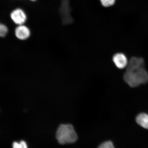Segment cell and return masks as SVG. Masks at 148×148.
I'll use <instances>...</instances> for the list:
<instances>
[{
	"label": "cell",
	"mask_w": 148,
	"mask_h": 148,
	"mask_svg": "<svg viewBox=\"0 0 148 148\" xmlns=\"http://www.w3.org/2000/svg\"><path fill=\"white\" fill-rule=\"evenodd\" d=\"M113 62L115 66L119 69H123L126 67L128 64L127 57L123 53H116L114 55Z\"/></svg>",
	"instance_id": "obj_6"
},
{
	"label": "cell",
	"mask_w": 148,
	"mask_h": 148,
	"mask_svg": "<svg viewBox=\"0 0 148 148\" xmlns=\"http://www.w3.org/2000/svg\"><path fill=\"white\" fill-rule=\"evenodd\" d=\"M8 32V29L6 26L0 23V38H4L7 36Z\"/></svg>",
	"instance_id": "obj_8"
},
{
	"label": "cell",
	"mask_w": 148,
	"mask_h": 148,
	"mask_svg": "<svg viewBox=\"0 0 148 148\" xmlns=\"http://www.w3.org/2000/svg\"><path fill=\"white\" fill-rule=\"evenodd\" d=\"M97 148H114L112 142L106 141L102 143Z\"/></svg>",
	"instance_id": "obj_11"
},
{
	"label": "cell",
	"mask_w": 148,
	"mask_h": 148,
	"mask_svg": "<svg viewBox=\"0 0 148 148\" xmlns=\"http://www.w3.org/2000/svg\"><path fill=\"white\" fill-rule=\"evenodd\" d=\"M11 18L14 23L18 25H23L26 21L27 16L24 11L16 9L11 13Z\"/></svg>",
	"instance_id": "obj_5"
},
{
	"label": "cell",
	"mask_w": 148,
	"mask_h": 148,
	"mask_svg": "<svg viewBox=\"0 0 148 148\" xmlns=\"http://www.w3.org/2000/svg\"><path fill=\"white\" fill-rule=\"evenodd\" d=\"M31 31L26 26L23 25H18L14 31V34L16 38L21 40L28 39L30 36Z\"/></svg>",
	"instance_id": "obj_4"
},
{
	"label": "cell",
	"mask_w": 148,
	"mask_h": 148,
	"mask_svg": "<svg viewBox=\"0 0 148 148\" xmlns=\"http://www.w3.org/2000/svg\"><path fill=\"white\" fill-rule=\"evenodd\" d=\"M56 138L59 143L65 144L74 143L77 136L73 125H61L57 130Z\"/></svg>",
	"instance_id": "obj_2"
},
{
	"label": "cell",
	"mask_w": 148,
	"mask_h": 148,
	"mask_svg": "<svg viewBox=\"0 0 148 148\" xmlns=\"http://www.w3.org/2000/svg\"><path fill=\"white\" fill-rule=\"evenodd\" d=\"M123 75L125 82L131 87L135 88L148 81V73L143 58L132 57L128 62Z\"/></svg>",
	"instance_id": "obj_1"
},
{
	"label": "cell",
	"mask_w": 148,
	"mask_h": 148,
	"mask_svg": "<svg viewBox=\"0 0 148 148\" xmlns=\"http://www.w3.org/2000/svg\"><path fill=\"white\" fill-rule=\"evenodd\" d=\"M60 12L63 23L64 25H67L73 22L70 14L69 5V0H62Z\"/></svg>",
	"instance_id": "obj_3"
},
{
	"label": "cell",
	"mask_w": 148,
	"mask_h": 148,
	"mask_svg": "<svg viewBox=\"0 0 148 148\" xmlns=\"http://www.w3.org/2000/svg\"><path fill=\"white\" fill-rule=\"evenodd\" d=\"M31 1H36V0H31Z\"/></svg>",
	"instance_id": "obj_12"
},
{
	"label": "cell",
	"mask_w": 148,
	"mask_h": 148,
	"mask_svg": "<svg viewBox=\"0 0 148 148\" xmlns=\"http://www.w3.org/2000/svg\"><path fill=\"white\" fill-rule=\"evenodd\" d=\"M13 148H27V146L25 141L22 140L19 143L14 142L12 145Z\"/></svg>",
	"instance_id": "obj_9"
},
{
	"label": "cell",
	"mask_w": 148,
	"mask_h": 148,
	"mask_svg": "<svg viewBox=\"0 0 148 148\" xmlns=\"http://www.w3.org/2000/svg\"><path fill=\"white\" fill-rule=\"evenodd\" d=\"M136 121L140 126L148 129V114L145 113L138 114L136 118Z\"/></svg>",
	"instance_id": "obj_7"
},
{
	"label": "cell",
	"mask_w": 148,
	"mask_h": 148,
	"mask_svg": "<svg viewBox=\"0 0 148 148\" xmlns=\"http://www.w3.org/2000/svg\"><path fill=\"white\" fill-rule=\"evenodd\" d=\"M102 5L105 7H109L114 4L115 0H100Z\"/></svg>",
	"instance_id": "obj_10"
}]
</instances>
